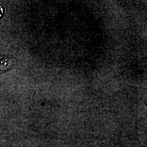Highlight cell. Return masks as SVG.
Returning a JSON list of instances; mask_svg holds the SVG:
<instances>
[{
    "instance_id": "6da1fadb",
    "label": "cell",
    "mask_w": 147,
    "mask_h": 147,
    "mask_svg": "<svg viewBox=\"0 0 147 147\" xmlns=\"http://www.w3.org/2000/svg\"><path fill=\"white\" fill-rule=\"evenodd\" d=\"M14 65V59L11 56L0 55V74L9 71Z\"/></svg>"
},
{
    "instance_id": "7a4b0ae2",
    "label": "cell",
    "mask_w": 147,
    "mask_h": 147,
    "mask_svg": "<svg viewBox=\"0 0 147 147\" xmlns=\"http://www.w3.org/2000/svg\"><path fill=\"white\" fill-rule=\"evenodd\" d=\"M3 8H2L1 6H0V18L3 15Z\"/></svg>"
}]
</instances>
